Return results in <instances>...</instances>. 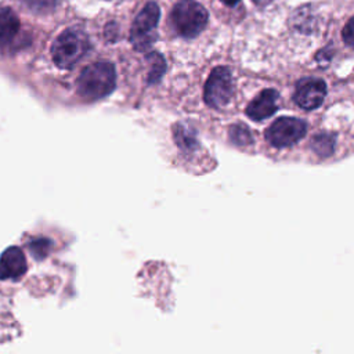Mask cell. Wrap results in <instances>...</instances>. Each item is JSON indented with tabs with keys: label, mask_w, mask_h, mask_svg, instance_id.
<instances>
[{
	"label": "cell",
	"mask_w": 354,
	"mask_h": 354,
	"mask_svg": "<svg viewBox=\"0 0 354 354\" xmlns=\"http://www.w3.org/2000/svg\"><path fill=\"white\" fill-rule=\"evenodd\" d=\"M116 83L115 68L109 62H95L83 69L77 80L79 94L88 101L108 95Z\"/></svg>",
	"instance_id": "1"
},
{
	"label": "cell",
	"mask_w": 354,
	"mask_h": 354,
	"mask_svg": "<svg viewBox=\"0 0 354 354\" xmlns=\"http://www.w3.org/2000/svg\"><path fill=\"white\" fill-rule=\"evenodd\" d=\"M207 18L206 8L195 0L178 1L170 15L176 32L187 39L196 37L205 29Z\"/></svg>",
	"instance_id": "2"
},
{
	"label": "cell",
	"mask_w": 354,
	"mask_h": 354,
	"mask_svg": "<svg viewBox=\"0 0 354 354\" xmlns=\"http://www.w3.org/2000/svg\"><path fill=\"white\" fill-rule=\"evenodd\" d=\"M87 48L88 40L84 32L76 28H71L64 30L55 39L51 47V55L59 68L69 69L83 58Z\"/></svg>",
	"instance_id": "3"
},
{
	"label": "cell",
	"mask_w": 354,
	"mask_h": 354,
	"mask_svg": "<svg viewBox=\"0 0 354 354\" xmlns=\"http://www.w3.org/2000/svg\"><path fill=\"white\" fill-rule=\"evenodd\" d=\"M160 10L155 1H149L136 17L131 30L130 41L137 51H145L156 40V26Z\"/></svg>",
	"instance_id": "4"
},
{
	"label": "cell",
	"mask_w": 354,
	"mask_h": 354,
	"mask_svg": "<svg viewBox=\"0 0 354 354\" xmlns=\"http://www.w3.org/2000/svg\"><path fill=\"white\" fill-rule=\"evenodd\" d=\"M307 133L304 120L290 116L278 118L266 130V140L275 148L290 147L299 142Z\"/></svg>",
	"instance_id": "5"
},
{
	"label": "cell",
	"mask_w": 354,
	"mask_h": 354,
	"mask_svg": "<svg viewBox=\"0 0 354 354\" xmlns=\"http://www.w3.org/2000/svg\"><path fill=\"white\" fill-rule=\"evenodd\" d=\"M234 93V80L231 71L227 66L214 68L206 83L203 90V100L210 108H223L228 104L231 95Z\"/></svg>",
	"instance_id": "6"
},
{
	"label": "cell",
	"mask_w": 354,
	"mask_h": 354,
	"mask_svg": "<svg viewBox=\"0 0 354 354\" xmlns=\"http://www.w3.org/2000/svg\"><path fill=\"white\" fill-rule=\"evenodd\" d=\"M326 95V84L322 79L303 77L296 83L293 101L303 109L311 111L318 108Z\"/></svg>",
	"instance_id": "7"
},
{
	"label": "cell",
	"mask_w": 354,
	"mask_h": 354,
	"mask_svg": "<svg viewBox=\"0 0 354 354\" xmlns=\"http://www.w3.org/2000/svg\"><path fill=\"white\" fill-rule=\"evenodd\" d=\"M278 98L279 94L274 88L263 90L248 106L246 115L252 120H263L274 115L278 109Z\"/></svg>",
	"instance_id": "8"
},
{
	"label": "cell",
	"mask_w": 354,
	"mask_h": 354,
	"mask_svg": "<svg viewBox=\"0 0 354 354\" xmlns=\"http://www.w3.org/2000/svg\"><path fill=\"white\" fill-rule=\"evenodd\" d=\"M26 271V260L19 248H8L0 256V279H19Z\"/></svg>",
	"instance_id": "9"
},
{
	"label": "cell",
	"mask_w": 354,
	"mask_h": 354,
	"mask_svg": "<svg viewBox=\"0 0 354 354\" xmlns=\"http://www.w3.org/2000/svg\"><path fill=\"white\" fill-rule=\"evenodd\" d=\"M19 30V19L10 8H0V47L12 41Z\"/></svg>",
	"instance_id": "10"
},
{
	"label": "cell",
	"mask_w": 354,
	"mask_h": 354,
	"mask_svg": "<svg viewBox=\"0 0 354 354\" xmlns=\"http://www.w3.org/2000/svg\"><path fill=\"white\" fill-rule=\"evenodd\" d=\"M174 138L178 147L184 151H192L195 147H198L195 131L185 123H177L174 126Z\"/></svg>",
	"instance_id": "11"
},
{
	"label": "cell",
	"mask_w": 354,
	"mask_h": 354,
	"mask_svg": "<svg viewBox=\"0 0 354 354\" xmlns=\"http://www.w3.org/2000/svg\"><path fill=\"white\" fill-rule=\"evenodd\" d=\"M147 61L151 66L148 72V83H158L166 71V62L159 53H149L147 55Z\"/></svg>",
	"instance_id": "12"
},
{
	"label": "cell",
	"mask_w": 354,
	"mask_h": 354,
	"mask_svg": "<svg viewBox=\"0 0 354 354\" xmlns=\"http://www.w3.org/2000/svg\"><path fill=\"white\" fill-rule=\"evenodd\" d=\"M311 148L319 156H329L335 148V136L329 133H321L313 137Z\"/></svg>",
	"instance_id": "13"
},
{
	"label": "cell",
	"mask_w": 354,
	"mask_h": 354,
	"mask_svg": "<svg viewBox=\"0 0 354 354\" xmlns=\"http://www.w3.org/2000/svg\"><path fill=\"white\" fill-rule=\"evenodd\" d=\"M230 138L236 145H246L252 142V133L245 124H234L230 129Z\"/></svg>",
	"instance_id": "14"
},
{
	"label": "cell",
	"mask_w": 354,
	"mask_h": 354,
	"mask_svg": "<svg viewBox=\"0 0 354 354\" xmlns=\"http://www.w3.org/2000/svg\"><path fill=\"white\" fill-rule=\"evenodd\" d=\"M33 11H50L55 7L57 0H24Z\"/></svg>",
	"instance_id": "15"
},
{
	"label": "cell",
	"mask_w": 354,
	"mask_h": 354,
	"mask_svg": "<svg viewBox=\"0 0 354 354\" xmlns=\"http://www.w3.org/2000/svg\"><path fill=\"white\" fill-rule=\"evenodd\" d=\"M342 37L344 40V43L350 47H354V17L348 19V22L344 25L343 32H342Z\"/></svg>",
	"instance_id": "16"
},
{
	"label": "cell",
	"mask_w": 354,
	"mask_h": 354,
	"mask_svg": "<svg viewBox=\"0 0 354 354\" xmlns=\"http://www.w3.org/2000/svg\"><path fill=\"white\" fill-rule=\"evenodd\" d=\"M271 1H272V0H253V3L257 4V6H266V4L271 3Z\"/></svg>",
	"instance_id": "17"
},
{
	"label": "cell",
	"mask_w": 354,
	"mask_h": 354,
	"mask_svg": "<svg viewBox=\"0 0 354 354\" xmlns=\"http://www.w3.org/2000/svg\"><path fill=\"white\" fill-rule=\"evenodd\" d=\"M225 6H230V7H232V6H235L239 0H221Z\"/></svg>",
	"instance_id": "18"
}]
</instances>
